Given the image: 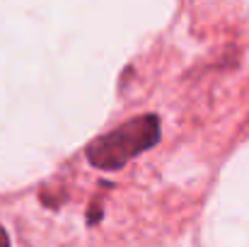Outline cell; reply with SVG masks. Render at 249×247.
<instances>
[{
    "label": "cell",
    "mask_w": 249,
    "mask_h": 247,
    "mask_svg": "<svg viewBox=\"0 0 249 247\" xmlns=\"http://www.w3.org/2000/svg\"><path fill=\"white\" fill-rule=\"evenodd\" d=\"M160 141V119L155 114L136 116L119 129L94 138L87 146V160L97 170H119Z\"/></svg>",
    "instance_id": "6da1fadb"
},
{
    "label": "cell",
    "mask_w": 249,
    "mask_h": 247,
    "mask_svg": "<svg viewBox=\"0 0 249 247\" xmlns=\"http://www.w3.org/2000/svg\"><path fill=\"white\" fill-rule=\"evenodd\" d=\"M0 247H10V238H7V233L0 228Z\"/></svg>",
    "instance_id": "7a4b0ae2"
}]
</instances>
